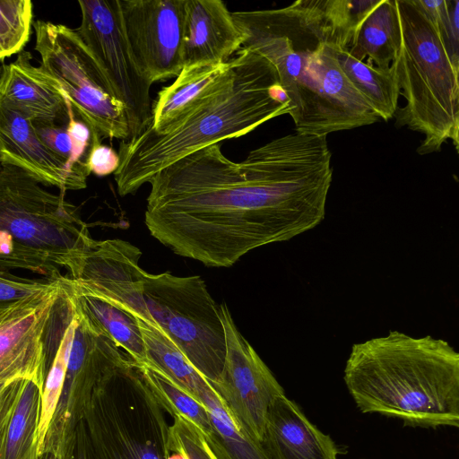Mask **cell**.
<instances>
[{"instance_id":"6da1fadb","label":"cell","mask_w":459,"mask_h":459,"mask_svg":"<svg viewBox=\"0 0 459 459\" xmlns=\"http://www.w3.org/2000/svg\"><path fill=\"white\" fill-rule=\"evenodd\" d=\"M325 135L295 131L241 162L221 143L195 152L150 181L144 222L178 255L230 267L249 251L282 242L325 218L332 183Z\"/></svg>"},{"instance_id":"7a4b0ae2","label":"cell","mask_w":459,"mask_h":459,"mask_svg":"<svg viewBox=\"0 0 459 459\" xmlns=\"http://www.w3.org/2000/svg\"><path fill=\"white\" fill-rule=\"evenodd\" d=\"M231 13L244 35L242 48L275 68L295 131L327 135L379 119L339 65L337 48H346L349 39L330 17L325 0Z\"/></svg>"},{"instance_id":"3957f363","label":"cell","mask_w":459,"mask_h":459,"mask_svg":"<svg viewBox=\"0 0 459 459\" xmlns=\"http://www.w3.org/2000/svg\"><path fill=\"white\" fill-rule=\"evenodd\" d=\"M273 65L241 48L223 75L192 106L159 130L148 125L119 144L114 173L119 195H134L160 170L207 146L243 136L289 114Z\"/></svg>"},{"instance_id":"277c9868","label":"cell","mask_w":459,"mask_h":459,"mask_svg":"<svg viewBox=\"0 0 459 459\" xmlns=\"http://www.w3.org/2000/svg\"><path fill=\"white\" fill-rule=\"evenodd\" d=\"M343 380L363 413L413 427H459V353L445 340L390 331L355 343Z\"/></svg>"},{"instance_id":"5b68a950","label":"cell","mask_w":459,"mask_h":459,"mask_svg":"<svg viewBox=\"0 0 459 459\" xmlns=\"http://www.w3.org/2000/svg\"><path fill=\"white\" fill-rule=\"evenodd\" d=\"M87 224L64 195L51 193L19 168L0 164V270L57 279L91 247Z\"/></svg>"},{"instance_id":"8992f818","label":"cell","mask_w":459,"mask_h":459,"mask_svg":"<svg viewBox=\"0 0 459 459\" xmlns=\"http://www.w3.org/2000/svg\"><path fill=\"white\" fill-rule=\"evenodd\" d=\"M401 46L392 64L405 105L395 112L396 125L424 135L417 152H438L452 140L458 147V72L438 31L418 0H395Z\"/></svg>"},{"instance_id":"52a82bcc","label":"cell","mask_w":459,"mask_h":459,"mask_svg":"<svg viewBox=\"0 0 459 459\" xmlns=\"http://www.w3.org/2000/svg\"><path fill=\"white\" fill-rule=\"evenodd\" d=\"M165 411L131 360L94 389L83 423L95 459H169Z\"/></svg>"},{"instance_id":"ba28073f","label":"cell","mask_w":459,"mask_h":459,"mask_svg":"<svg viewBox=\"0 0 459 459\" xmlns=\"http://www.w3.org/2000/svg\"><path fill=\"white\" fill-rule=\"evenodd\" d=\"M143 299L150 322L160 326L210 383L219 380L226 341L219 305L198 275L145 273Z\"/></svg>"},{"instance_id":"9c48e42d","label":"cell","mask_w":459,"mask_h":459,"mask_svg":"<svg viewBox=\"0 0 459 459\" xmlns=\"http://www.w3.org/2000/svg\"><path fill=\"white\" fill-rule=\"evenodd\" d=\"M32 25L40 66L58 82L75 115L90 127L91 140L128 139L125 108L75 30L41 20Z\"/></svg>"},{"instance_id":"30bf717a","label":"cell","mask_w":459,"mask_h":459,"mask_svg":"<svg viewBox=\"0 0 459 459\" xmlns=\"http://www.w3.org/2000/svg\"><path fill=\"white\" fill-rule=\"evenodd\" d=\"M129 360L110 337L94 329L74 308L65 376L41 455L73 459L76 429L94 389L111 370Z\"/></svg>"},{"instance_id":"8fae6325","label":"cell","mask_w":459,"mask_h":459,"mask_svg":"<svg viewBox=\"0 0 459 459\" xmlns=\"http://www.w3.org/2000/svg\"><path fill=\"white\" fill-rule=\"evenodd\" d=\"M81 24L75 30L89 48L116 99L124 106L131 135L152 117V83L137 68L123 30L117 0H79Z\"/></svg>"},{"instance_id":"7c38bea8","label":"cell","mask_w":459,"mask_h":459,"mask_svg":"<svg viewBox=\"0 0 459 459\" xmlns=\"http://www.w3.org/2000/svg\"><path fill=\"white\" fill-rule=\"evenodd\" d=\"M226 356L218 381L212 382L236 424L262 442L266 415L276 397L285 394L273 372L238 330L225 303L219 305Z\"/></svg>"},{"instance_id":"4fadbf2b","label":"cell","mask_w":459,"mask_h":459,"mask_svg":"<svg viewBox=\"0 0 459 459\" xmlns=\"http://www.w3.org/2000/svg\"><path fill=\"white\" fill-rule=\"evenodd\" d=\"M133 59L152 84L177 77L183 68L186 0H117Z\"/></svg>"},{"instance_id":"5bb4252c","label":"cell","mask_w":459,"mask_h":459,"mask_svg":"<svg viewBox=\"0 0 459 459\" xmlns=\"http://www.w3.org/2000/svg\"><path fill=\"white\" fill-rule=\"evenodd\" d=\"M64 278L32 295L0 302V378L33 379L43 388L45 337Z\"/></svg>"},{"instance_id":"9a60e30c","label":"cell","mask_w":459,"mask_h":459,"mask_svg":"<svg viewBox=\"0 0 459 459\" xmlns=\"http://www.w3.org/2000/svg\"><path fill=\"white\" fill-rule=\"evenodd\" d=\"M0 164L14 166L45 186L66 190L85 188L65 163L39 138L32 120L0 98Z\"/></svg>"},{"instance_id":"2e32d148","label":"cell","mask_w":459,"mask_h":459,"mask_svg":"<svg viewBox=\"0 0 459 459\" xmlns=\"http://www.w3.org/2000/svg\"><path fill=\"white\" fill-rule=\"evenodd\" d=\"M244 41L231 12L221 0H186L183 67L228 62Z\"/></svg>"},{"instance_id":"e0dca14e","label":"cell","mask_w":459,"mask_h":459,"mask_svg":"<svg viewBox=\"0 0 459 459\" xmlns=\"http://www.w3.org/2000/svg\"><path fill=\"white\" fill-rule=\"evenodd\" d=\"M269 459H338L340 450L285 394L269 407L263 440Z\"/></svg>"},{"instance_id":"ac0fdd59","label":"cell","mask_w":459,"mask_h":459,"mask_svg":"<svg viewBox=\"0 0 459 459\" xmlns=\"http://www.w3.org/2000/svg\"><path fill=\"white\" fill-rule=\"evenodd\" d=\"M31 54L19 53L0 71V98L30 120L68 122L67 100L58 82L41 66L31 64Z\"/></svg>"},{"instance_id":"d6986e66","label":"cell","mask_w":459,"mask_h":459,"mask_svg":"<svg viewBox=\"0 0 459 459\" xmlns=\"http://www.w3.org/2000/svg\"><path fill=\"white\" fill-rule=\"evenodd\" d=\"M401 46V25L395 0H380L353 32L345 48L359 61L388 68Z\"/></svg>"},{"instance_id":"ffe728a7","label":"cell","mask_w":459,"mask_h":459,"mask_svg":"<svg viewBox=\"0 0 459 459\" xmlns=\"http://www.w3.org/2000/svg\"><path fill=\"white\" fill-rule=\"evenodd\" d=\"M67 290L75 310L96 330L106 333L134 364L147 362L139 325L134 317L108 301L75 286L66 277Z\"/></svg>"},{"instance_id":"44dd1931","label":"cell","mask_w":459,"mask_h":459,"mask_svg":"<svg viewBox=\"0 0 459 459\" xmlns=\"http://www.w3.org/2000/svg\"><path fill=\"white\" fill-rule=\"evenodd\" d=\"M230 60L217 65L183 67L176 80L158 94L147 124L159 130L200 99L227 71Z\"/></svg>"},{"instance_id":"7402d4cb","label":"cell","mask_w":459,"mask_h":459,"mask_svg":"<svg viewBox=\"0 0 459 459\" xmlns=\"http://www.w3.org/2000/svg\"><path fill=\"white\" fill-rule=\"evenodd\" d=\"M339 65L354 89L370 105L379 118L385 121L397 111L400 89L393 65L380 68L359 61L346 49L336 51Z\"/></svg>"},{"instance_id":"603a6c76","label":"cell","mask_w":459,"mask_h":459,"mask_svg":"<svg viewBox=\"0 0 459 459\" xmlns=\"http://www.w3.org/2000/svg\"><path fill=\"white\" fill-rule=\"evenodd\" d=\"M197 398L209 413L212 432L205 440L216 459H269L262 444L236 424L211 385Z\"/></svg>"},{"instance_id":"cb8c5ba5","label":"cell","mask_w":459,"mask_h":459,"mask_svg":"<svg viewBox=\"0 0 459 459\" xmlns=\"http://www.w3.org/2000/svg\"><path fill=\"white\" fill-rule=\"evenodd\" d=\"M145 347L147 362L197 398L210 383L195 369L170 337L155 323L136 319Z\"/></svg>"},{"instance_id":"d4e9b609","label":"cell","mask_w":459,"mask_h":459,"mask_svg":"<svg viewBox=\"0 0 459 459\" xmlns=\"http://www.w3.org/2000/svg\"><path fill=\"white\" fill-rule=\"evenodd\" d=\"M42 386L27 379L8 426L0 459H39Z\"/></svg>"},{"instance_id":"484cf974","label":"cell","mask_w":459,"mask_h":459,"mask_svg":"<svg viewBox=\"0 0 459 459\" xmlns=\"http://www.w3.org/2000/svg\"><path fill=\"white\" fill-rule=\"evenodd\" d=\"M147 385L165 411L193 423L208 437L212 425L206 406L156 367L135 364Z\"/></svg>"},{"instance_id":"4316f807","label":"cell","mask_w":459,"mask_h":459,"mask_svg":"<svg viewBox=\"0 0 459 459\" xmlns=\"http://www.w3.org/2000/svg\"><path fill=\"white\" fill-rule=\"evenodd\" d=\"M32 2L0 0V61L23 51L30 40Z\"/></svg>"},{"instance_id":"83f0119b","label":"cell","mask_w":459,"mask_h":459,"mask_svg":"<svg viewBox=\"0 0 459 459\" xmlns=\"http://www.w3.org/2000/svg\"><path fill=\"white\" fill-rule=\"evenodd\" d=\"M418 1L432 19L452 65L459 70V1Z\"/></svg>"},{"instance_id":"f1b7e54d","label":"cell","mask_w":459,"mask_h":459,"mask_svg":"<svg viewBox=\"0 0 459 459\" xmlns=\"http://www.w3.org/2000/svg\"><path fill=\"white\" fill-rule=\"evenodd\" d=\"M169 447L185 459H216L200 429L178 417L169 425Z\"/></svg>"},{"instance_id":"f546056e","label":"cell","mask_w":459,"mask_h":459,"mask_svg":"<svg viewBox=\"0 0 459 459\" xmlns=\"http://www.w3.org/2000/svg\"><path fill=\"white\" fill-rule=\"evenodd\" d=\"M35 132L41 142L65 163L70 174L86 183V178L74 174L69 169L72 158V144L65 125L44 120H32Z\"/></svg>"},{"instance_id":"4dcf8cb0","label":"cell","mask_w":459,"mask_h":459,"mask_svg":"<svg viewBox=\"0 0 459 459\" xmlns=\"http://www.w3.org/2000/svg\"><path fill=\"white\" fill-rule=\"evenodd\" d=\"M57 279L22 278L0 270V302L12 301L37 293L50 287Z\"/></svg>"},{"instance_id":"1f68e13d","label":"cell","mask_w":459,"mask_h":459,"mask_svg":"<svg viewBox=\"0 0 459 459\" xmlns=\"http://www.w3.org/2000/svg\"><path fill=\"white\" fill-rule=\"evenodd\" d=\"M27 379L0 378V455L9 423Z\"/></svg>"},{"instance_id":"d6a6232c","label":"cell","mask_w":459,"mask_h":459,"mask_svg":"<svg viewBox=\"0 0 459 459\" xmlns=\"http://www.w3.org/2000/svg\"><path fill=\"white\" fill-rule=\"evenodd\" d=\"M89 173L98 177L114 174L119 166L118 153L100 141H91L85 160Z\"/></svg>"},{"instance_id":"836d02e7","label":"cell","mask_w":459,"mask_h":459,"mask_svg":"<svg viewBox=\"0 0 459 459\" xmlns=\"http://www.w3.org/2000/svg\"><path fill=\"white\" fill-rule=\"evenodd\" d=\"M73 459H95L83 420L79 423L76 429V439Z\"/></svg>"},{"instance_id":"e575fe53","label":"cell","mask_w":459,"mask_h":459,"mask_svg":"<svg viewBox=\"0 0 459 459\" xmlns=\"http://www.w3.org/2000/svg\"><path fill=\"white\" fill-rule=\"evenodd\" d=\"M39 459H58L56 458L55 455H53L52 454L50 453H43L40 456H39Z\"/></svg>"},{"instance_id":"d590c367","label":"cell","mask_w":459,"mask_h":459,"mask_svg":"<svg viewBox=\"0 0 459 459\" xmlns=\"http://www.w3.org/2000/svg\"><path fill=\"white\" fill-rule=\"evenodd\" d=\"M0 63H1V61H0Z\"/></svg>"}]
</instances>
